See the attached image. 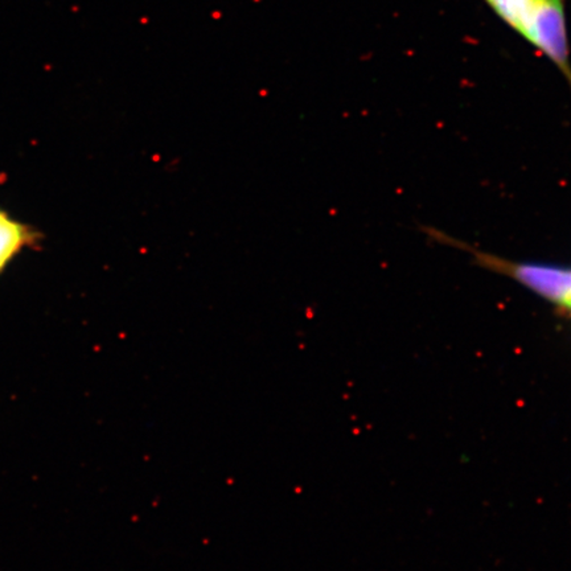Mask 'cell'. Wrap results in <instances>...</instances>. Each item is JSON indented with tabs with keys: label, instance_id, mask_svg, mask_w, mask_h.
Listing matches in <instances>:
<instances>
[{
	"label": "cell",
	"instance_id": "obj_1",
	"mask_svg": "<svg viewBox=\"0 0 571 571\" xmlns=\"http://www.w3.org/2000/svg\"><path fill=\"white\" fill-rule=\"evenodd\" d=\"M491 11L557 67L571 88L566 0H484Z\"/></svg>",
	"mask_w": 571,
	"mask_h": 571
},
{
	"label": "cell",
	"instance_id": "obj_2",
	"mask_svg": "<svg viewBox=\"0 0 571 571\" xmlns=\"http://www.w3.org/2000/svg\"><path fill=\"white\" fill-rule=\"evenodd\" d=\"M484 262L513 277L539 296L571 309V269L538 263H509L490 257H484Z\"/></svg>",
	"mask_w": 571,
	"mask_h": 571
},
{
	"label": "cell",
	"instance_id": "obj_3",
	"mask_svg": "<svg viewBox=\"0 0 571 571\" xmlns=\"http://www.w3.org/2000/svg\"><path fill=\"white\" fill-rule=\"evenodd\" d=\"M41 239V233L31 225L16 220L0 208V274L27 248Z\"/></svg>",
	"mask_w": 571,
	"mask_h": 571
}]
</instances>
